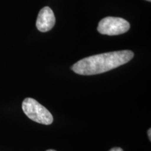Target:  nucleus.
<instances>
[{
  "label": "nucleus",
  "instance_id": "4",
  "mask_svg": "<svg viewBox=\"0 0 151 151\" xmlns=\"http://www.w3.org/2000/svg\"><path fill=\"white\" fill-rule=\"evenodd\" d=\"M55 24V17L53 11L48 6L43 8L38 15L36 26L39 31L46 32L50 31Z\"/></svg>",
  "mask_w": 151,
  "mask_h": 151
},
{
  "label": "nucleus",
  "instance_id": "3",
  "mask_svg": "<svg viewBox=\"0 0 151 151\" xmlns=\"http://www.w3.org/2000/svg\"><path fill=\"white\" fill-rule=\"evenodd\" d=\"M130 28L129 22L122 18L106 17L100 20L97 31L101 35L114 36L127 32Z\"/></svg>",
  "mask_w": 151,
  "mask_h": 151
},
{
  "label": "nucleus",
  "instance_id": "1",
  "mask_svg": "<svg viewBox=\"0 0 151 151\" xmlns=\"http://www.w3.org/2000/svg\"><path fill=\"white\" fill-rule=\"evenodd\" d=\"M133 57L134 52L131 50H119L95 55L76 62L71 67V70L79 75L99 74L125 65Z\"/></svg>",
  "mask_w": 151,
  "mask_h": 151
},
{
  "label": "nucleus",
  "instance_id": "5",
  "mask_svg": "<svg viewBox=\"0 0 151 151\" xmlns=\"http://www.w3.org/2000/svg\"><path fill=\"white\" fill-rule=\"evenodd\" d=\"M109 151H124L121 148H118V147H115V148H111Z\"/></svg>",
  "mask_w": 151,
  "mask_h": 151
},
{
  "label": "nucleus",
  "instance_id": "8",
  "mask_svg": "<svg viewBox=\"0 0 151 151\" xmlns=\"http://www.w3.org/2000/svg\"><path fill=\"white\" fill-rule=\"evenodd\" d=\"M146 1H150L151 0H146Z\"/></svg>",
  "mask_w": 151,
  "mask_h": 151
},
{
  "label": "nucleus",
  "instance_id": "7",
  "mask_svg": "<svg viewBox=\"0 0 151 151\" xmlns=\"http://www.w3.org/2000/svg\"><path fill=\"white\" fill-rule=\"evenodd\" d=\"M46 151H56V150H52V149H50V150H46Z\"/></svg>",
  "mask_w": 151,
  "mask_h": 151
},
{
  "label": "nucleus",
  "instance_id": "2",
  "mask_svg": "<svg viewBox=\"0 0 151 151\" xmlns=\"http://www.w3.org/2000/svg\"><path fill=\"white\" fill-rule=\"evenodd\" d=\"M22 109L28 118L38 123L48 125L53 122L50 111L32 98H26L22 101Z\"/></svg>",
  "mask_w": 151,
  "mask_h": 151
},
{
  "label": "nucleus",
  "instance_id": "6",
  "mask_svg": "<svg viewBox=\"0 0 151 151\" xmlns=\"http://www.w3.org/2000/svg\"><path fill=\"white\" fill-rule=\"evenodd\" d=\"M148 138L150 139V141L151 140V129H149L148 130Z\"/></svg>",
  "mask_w": 151,
  "mask_h": 151
}]
</instances>
